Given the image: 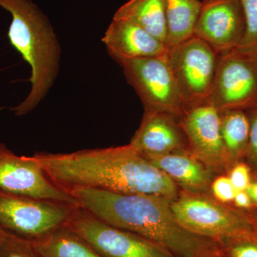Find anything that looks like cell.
<instances>
[{
    "label": "cell",
    "mask_w": 257,
    "mask_h": 257,
    "mask_svg": "<svg viewBox=\"0 0 257 257\" xmlns=\"http://www.w3.org/2000/svg\"><path fill=\"white\" fill-rule=\"evenodd\" d=\"M217 257H226V256H225L224 255V253H223V254H221V255H220V256H217Z\"/></svg>",
    "instance_id": "29"
},
{
    "label": "cell",
    "mask_w": 257,
    "mask_h": 257,
    "mask_svg": "<svg viewBox=\"0 0 257 257\" xmlns=\"http://www.w3.org/2000/svg\"><path fill=\"white\" fill-rule=\"evenodd\" d=\"M32 241L42 257H102L66 224Z\"/></svg>",
    "instance_id": "18"
},
{
    "label": "cell",
    "mask_w": 257,
    "mask_h": 257,
    "mask_svg": "<svg viewBox=\"0 0 257 257\" xmlns=\"http://www.w3.org/2000/svg\"><path fill=\"white\" fill-rule=\"evenodd\" d=\"M119 64L126 80L141 99L145 111L182 116L185 108L166 55L124 60Z\"/></svg>",
    "instance_id": "9"
},
{
    "label": "cell",
    "mask_w": 257,
    "mask_h": 257,
    "mask_svg": "<svg viewBox=\"0 0 257 257\" xmlns=\"http://www.w3.org/2000/svg\"><path fill=\"white\" fill-rule=\"evenodd\" d=\"M101 41L116 62L161 57L167 53L165 43L136 24L113 20Z\"/></svg>",
    "instance_id": "14"
},
{
    "label": "cell",
    "mask_w": 257,
    "mask_h": 257,
    "mask_svg": "<svg viewBox=\"0 0 257 257\" xmlns=\"http://www.w3.org/2000/svg\"><path fill=\"white\" fill-rule=\"evenodd\" d=\"M171 207L186 229L219 244L231 240L257 239L254 230L244 217L209 193L180 190Z\"/></svg>",
    "instance_id": "4"
},
{
    "label": "cell",
    "mask_w": 257,
    "mask_h": 257,
    "mask_svg": "<svg viewBox=\"0 0 257 257\" xmlns=\"http://www.w3.org/2000/svg\"><path fill=\"white\" fill-rule=\"evenodd\" d=\"M11 15L10 44L31 68V89L21 103L10 108L18 116L31 112L47 96L60 68V47L45 15L31 0H0Z\"/></svg>",
    "instance_id": "3"
},
{
    "label": "cell",
    "mask_w": 257,
    "mask_h": 257,
    "mask_svg": "<svg viewBox=\"0 0 257 257\" xmlns=\"http://www.w3.org/2000/svg\"><path fill=\"white\" fill-rule=\"evenodd\" d=\"M0 257H42L31 240L4 230L0 237Z\"/></svg>",
    "instance_id": "20"
},
{
    "label": "cell",
    "mask_w": 257,
    "mask_h": 257,
    "mask_svg": "<svg viewBox=\"0 0 257 257\" xmlns=\"http://www.w3.org/2000/svg\"><path fill=\"white\" fill-rule=\"evenodd\" d=\"M113 20L136 24L165 45L167 21L164 0H128L115 13Z\"/></svg>",
    "instance_id": "16"
},
{
    "label": "cell",
    "mask_w": 257,
    "mask_h": 257,
    "mask_svg": "<svg viewBox=\"0 0 257 257\" xmlns=\"http://www.w3.org/2000/svg\"><path fill=\"white\" fill-rule=\"evenodd\" d=\"M236 189L231 183L226 174H221L214 177L211 184L210 194L214 199L223 204L233 202Z\"/></svg>",
    "instance_id": "23"
},
{
    "label": "cell",
    "mask_w": 257,
    "mask_h": 257,
    "mask_svg": "<svg viewBox=\"0 0 257 257\" xmlns=\"http://www.w3.org/2000/svg\"><path fill=\"white\" fill-rule=\"evenodd\" d=\"M0 190L77 205L75 199L57 185L31 156H18L4 143H0Z\"/></svg>",
    "instance_id": "11"
},
{
    "label": "cell",
    "mask_w": 257,
    "mask_h": 257,
    "mask_svg": "<svg viewBox=\"0 0 257 257\" xmlns=\"http://www.w3.org/2000/svg\"><path fill=\"white\" fill-rule=\"evenodd\" d=\"M145 157L180 190L210 194L211 184L216 175L189 150Z\"/></svg>",
    "instance_id": "15"
},
{
    "label": "cell",
    "mask_w": 257,
    "mask_h": 257,
    "mask_svg": "<svg viewBox=\"0 0 257 257\" xmlns=\"http://www.w3.org/2000/svg\"><path fill=\"white\" fill-rule=\"evenodd\" d=\"M64 190L85 187L125 194L160 196L172 201L180 189L130 144L72 153L31 156Z\"/></svg>",
    "instance_id": "1"
},
{
    "label": "cell",
    "mask_w": 257,
    "mask_h": 257,
    "mask_svg": "<svg viewBox=\"0 0 257 257\" xmlns=\"http://www.w3.org/2000/svg\"><path fill=\"white\" fill-rule=\"evenodd\" d=\"M209 101L219 112L257 107V52L237 47L219 55Z\"/></svg>",
    "instance_id": "6"
},
{
    "label": "cell",
    "mask_w": 257,
    "mask_h": 257,
    "mask_svg": "<svg viewBox=\"0 0 257 257\" xmlns=\"http://www.w3.org/2000/svg\"><path fill=\"white\" fill-rule=\"evenodd\" d=\"M201 1H202V3H204V2L208 1V0H201Z\"/></svg>",
    "instance_id": "30"
},
{
    "label": "cell",
    "mask_w": 257,
    "mask_h": 257,
    "mask_svg": "<svg viewBox=\"0 0 257 257\" xmlns=\"http://www.w3.org/2000/svg\"><path fill=\"white\" fill-rule=\"evenodd\" d=\"M246 23V32L239 48L257 52V0H239Z\"/></svg>",
    "instance_id": "21"
},
{
    "label": "cell",
    "mask_w": 257,
    "mask_h": 257,
    "mask_svg": "<svg viewBox=\"0 0 257 257\" xmlns=\"http://www.w3.org/2000/svg\"><path fill=\"white\" fill-rule=\"evenodd\" d=\"M189 151L215 175L226 174L229 165L221 133L220 112L209 101L184 109L179 118Z\"/></svg>",
    "instance_id": "10"
},
{
    "label": "cell",
    "mask_w": 257,
    "mask_h": 257,
    "mask_svg": "<svg viewBox=\"0 0 257 257\" xmlns=\"http://www.w3.org/2000/svg\"><path fill=\"white\" fill-rule=\"evenodd\" d=\"M234 205L239 209H246L252 206L253 202L248 195L247 192L245 191H237L233 201Z\"/></svg>",
    "instance_id": "26"
},
{
    "label": "cell",
    "mask_w": 257,
    "mask_h": 257,
    "mask_svg": "<svg viewBox=\"0 0 257 257\" xmlns=\"http://www.w3.org/2000/svg\"><path fill=\"white\" fill-rule=\"evenodd\" d=\"M3 231H4V229L0 226V237H1L2 234H3Z\"/></svg>",
    "instance_id": "28"
},
{
    "label": "cell",
    "mask_w": 257,
    "mask_h": 257,
    "mask_svg": "<svg viewBox=\"0 0 257 257\" xmlns=\"http://www.w3.org/2000/svg\"><path fill=\"white\" fill-rule=\"evenodd\" d=\"M246 112L250 123L249 138L246 152L257 165V107Z\"/></svg>",
    "instance_id": "25"
},
{
    "label": "cell",
    "mask_w": 257,
    "mask_h": 257,
    "mask_svg": "<svg viewBox=\"0 0 257 257\" xmlns=\"http://www.w3.org/2000/svg\"><path fill=\"white\" fill-rule=\"evenodd\" d=\"M245 32L246 23L239 0L202 3L194 35L219 55L239 47Z\"/></svg>",
    "instance_id": "12"
},
{
    "label": "cell",
    "mask_w": 257,
    "mask_h": 257,
    "mask_svg": "<svg viewBox=\"0 0 257 257\" xmlns=\"http://www.w3.org/2000/svg\"><path fill=\"white\" fill-rule=\"evenodd\" d=\"M226 175L236 191L246 190L251 183L249 168L245 164L236 162L230 167Z\"/></svg>",
    "instance_id": "24"
},
{
    "label": "cell",
    "mask_w": 257,
    "mask_h": 257,
    "mask_svg": "<svg viewBox=\"0 0 257 257\" xmlns=\"http://www.w3.org/2000/svg\"><path fill=\"white\" fill-rule=\"evenodd\" d=\"M221 133L229 169L247 151L250 123L247 112L229 110L220 112Z\"/></svg>",
    "instance_id": "19"
},
{
    "label": "cell",
    "mask_w": 257,
    "mask_h": 257,
    "mask_svg": "<svg viewBox=\"0 0 257 257\" xmlns=\"http://www.w3.org/2000/svg\"><path fill=\"white\" fill-rule=\"evenodd\" d=\"M166 57L184 108L209 101L219 54L194 35L167 48Z\"/></svg>",
    "instance_id": "5"
},
{
    "label": "cell",
    "mask_w": 257,
    "mask_h": 257,
    "mask_svg": "<svg viewBox=\"0 0 257 257\" xmlns=\"http://www.w3.org/2000/svg\"><path fill=\"white\" fill-rule=\"evenodd\" d=\"M67 192L79 207L104 222L158 243L176 257H217L220 244L183 227L167 198L85 187Z\"/></svg>",
    "instance_id": "2"
},
{
    "label": "cell",
    "mask_w": 257,
    "mask_h": 257,
    "mask_svg": "<svg viewBox=\"0 0 257 257\" xmlns=\"http://www.w3.org/2000/svg\"><path fill=\"white\" fill-rule=\"evenodd\" d=\"M77 206L0 190V226L33 241L65 224Z\"/></svg>",
    "instance_id": "7"
},
{
    "label": "cell",
    "mask_w": 257,
    "mask_h": 257,
    "mask_svg": "<svg viewBox=\"0 0 257 257\" xmlns=\"http://www.w3.org/2000/svg\"><path fill=\"white\" fill-rule=\"evenodd\" d=\"M65 224L102 257H176L158 243L104 222L79 206Z\"/></svg>",
    "instance_id": "8"
},
{
    "label": "cell",
    "mask_w": 257,
    "mask_h": 257,
    "mask_svg": "<svg viewBox=\"0 0 257 257\" xmlns=\"http://www.w3.org/2000/svg\"><path fill=\"white\" fill-rule=\"evenodd\" d=\"M167 37L165 46L170 48L194 36V30L202 9L201 0H164Z\"/></svg>",
    "instance_id": "17"
},
{
    "label": "cell",
    "mask_w": 257,
    "mask_h": 257,
    "mask_svg": "<svg viewBox=\"0 0 257 257\" xmlns=\"http://www.w3.org/2000/svg\"><path fill=\"white\" fill-rule=\"evenodd\" d=\"M246 191L251 198L253 204L257 206V181L251 182Z\"/></svg>",
    "instance_id": "27"
},
{
    "label": "cell",
    "mask_w": 257,
    "mask_h": 257,
    "mask_svg": "<svg viewBox=\"0 0 257 257\" xmlns=\"http://www.w3.org/2000/svg\"><path fill=\"white\" fill-rule=\"evenodd\" d=\"M130 144L144 156L189 150L179 118L160 111H145Z\"/></svg>",
    "instance_id": "13"
},
{
    "label": "cell",
    "mask_w": 257,
    "mask_h": 257,
    "mask_svg": "<svg viewBox=\"0 0 257 257\" xmlns=\"http://www.w3.org/2000/svg\"><path fill=\"white\" fill-rule=\"evenodd\" d=\"M226 257H257V239H237L220 244Z\"/></svg>",
    "instance_id": "22"
}]
</instances>
